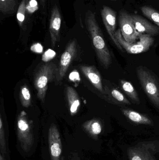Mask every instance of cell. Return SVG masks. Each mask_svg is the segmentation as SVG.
Segmentation results:
<instances>
[{
  "mask_svg": "<svg viewBox=\"0 0 159 160\" xmlns=\"http://www.w3.org/2000/svg\"><path fill=\"white\" fill-rule=\"evenodd\" d=\"M85 23L90 35L97 58L101 65L107 69L112 63V55L96 20L95 13L88 10L85 16Z\"/></svg>",
  "mask_w": 159,
  "mask_h": 160,
  "instance_id": "obj_1",
  "label": "cell"
},
{
  "mask_svg": "<svg viewBox=\"0 0 159 160\" xmlns=\"http://www.w3.org/2000/svg\"><path fill=\"white\" fill-rule=\"evenodd\" d=\"M137 77L145 92L154 106L159 110V80L148 68L139 66L136 69Z\"/></svg>",
  "mask_w": 159,
  "mask_h": 160,
  "instance_id": "obj_2",
  "label": "cell"
},
{
  "mask_svg": "<svg viewBox=\"0 0 159 160\" xmlns=\"http://www.w3.org/2000/svg\"><path fill=\"white\" fill-rule=\"evenodd\" d=\"M33 122L30 119L25 111H21L17 118V136L21 149L28 153L31 149L34 142Z\"/></svg>",
  "mask_w": 159,
  "mask_h": 160,
  "instance_id": "obj_3",
  "label": "cell"
},
{
  "mask_svg": "<svg viewBox=\"0 0 159 160\" xmlns=\"http://www.w3.org/2000/svg\"><path fill=\"white\" fill-rule=\"evenodd\" d=\"M58 71L57 67L53 63H48L43 65L39 68L35 78V86L37 90V96L41 101L45 98L48 84L55 77Z\"/></svg>",
  "mask_w": 159,
  "mask_h": 160,
  "instance_id": "obj_4",
  "label": "cell"
},
{
  "mask_svg": "<svg viewBox=\"0 0 159 160\" xmlns=\"http://www.w3.org/2000/svg\"><path fill=\"white\" fill-rule=\"evenodd\" d=\"M115 36L123 48L129 54H139L146 52L149 50L154 42V38L152 36L148 34H141L139 37V41L134 43H129L123 38L120 29L116 31Z\"/></svg>",
  "mask_w": 159,
  "mask_h": 160,
  "instance_id": "obj_5",
  "label": "cell"
},
{
  "mask_svg": "<svg viewBox=\"0 0 159 160\" xmlns=\"http://www.w3.org/2000/svg\"><path fill=\"white\" fill-rule=\"evenodd\" d=\"M119 22L121 34L127 42L134 43L139 38L141 34L135 29L131 14L121 9L119 12Z\"/></svg>",
  "mask_w": 159,
  "mask_h": 160,
  "instance_id": "obj_6",
  "label": "cell"
},
{
  "mask_svg": "<svg viewBox=\"0 0 159 160\" xmlns=\"http://www.w3.org/2000/svg\"><path fill=\"white\" fill-rule=\"evenodd\" d=\"M101 15L105 26L111 39L119 50L123 52V48L115 36L116 27V13L115 10L106 6H104L101 10Z\"/></svg>",
  "mask_w": 159,
  "mask_h": 160,
  "instance_id": "obj_7",
  "label": "cell"
},
{
  "mask_svg": "<svg viewBox=\"0 0 159 160\" xmlns=\"http://www.w3.org/2000/svg\"><path fill=\"white\" fill-rule=\"evenodd\" d=\"M48 141L51 160H63L62 156V148L60 135L55 124H51L49 127Z\"/></svg>",
  "mask_w": 159,
  "mask_h": 160,
  "instance_id": "obj_8",
  "label": "cell"
},
{
  "mask_svg": "<svg viewBox=\"0 0 159 160\" xmlns=\"http://www.w3.org/2000/svg\"><path fill=\"white\" fill-rule=\"evenodd\" d=\"M77 52V43L75 39L70 41L61 57L59 66V80L64 78L72 61L75 57Z\"/></svg>",
  "mask_w": 159,
  "mask_h": 160,
  "instance_id": "obj_9",
  "label": "cell"
},
{
  "mask_svg": "<svg viewBox=\"0 0 159 160\" xmlns=\"http://www.w3.org/2000/svg\"><path fill=\"white\" fill-rule=\"evenodd\" d=\"M61 23V16L57 5L53 7L49 20V31L51 37V45L55 47L56 43L60 40V31Z\"/></svg>",
  "mask_w": 159,
  "mask_h": 160,
  "instance_id": "obj_10",
  "label": "cell"
},
{
  "mask_svg": "<svg viewBox=\"0 0 159 160\" xmlns=\"http://www.w3.org/2000/svg\"><path fill=\"white\" fill-rule=\"evenodd\" d=\"M131 15L135 29L140 34H148L152 36L159 34V27L153 25L139 15L137 14H131Z\"/></svg>",
  "mask_w": 159,
  "mask_h": 160,
  "instance_id": "obj_11",
  "label": "cell"
},
{
  "mask_svg": "<svg viewBox=\"0 0 159 160\" xmlns=\"http://www.w3.org/2000/svg\"><path fill=\"white\" fill-rule=\"evenodd\" d=\"M80 68L82 73L91 83L100 92L104 94L101 77L96 67L93 66L82 65L80 67Z\"/></svg>",
  "mask_w": 159,
  "mask_h": 160,
  "instance_id": "obj_12",
  "label": "cell"
},
{
  "mask_svg": "<svg viewBox=\"0 0 159 160\" xmlns=\"http://www.w3.org/2000/svg\"><path fill=\"white\" fill-rule=\"evenodd\" d=\"M104 89V94L111 103L115 104H131L129 101L117 88L105 84Z\"/></svg>",
  "mask_w": 159,
  "mask_h": 160,
  "instance_id": "obj_13",
  "label": "cell"
},
{
  "mask_svg": "<svg viewBox=\"0 0 159 160\" xmlns=\"http://www.w3.org/2000/svg\"><path fill=\"white\" fill-rule=\"evenodd\" d=\"M129 160H156L155 156L143 147L131 148L128 150Z\"/></svg>",
  "mask_w": 159,
  "mask_h": 160,
  "instance_id": "obj_14",
  "label": "cell"
},
{
  "mask_svg": "<svg viewBox=\"0 0 159 160\" xmlns=\"http://www.w3.org/2000/svg\"><path fill=\"white\" fill-rule=\"evenodd\" d=\"M66 96L69 105V111L71 115L77 113L80 106V101L76 90L72 87L68 86L66 88Z\"/></svg>",
  "mask_w": 159,
  "mask_h": 160,
  "instance_id": "obj_15",
  "label": "cell"
},
{
  "mask_svg": "<svg viewBox=\"0 0 159 160\" xmlns=\"http://www.w3.org/2000/svg\"><path fill=\"white\" fill-rule=\"evenodd\" d=\"M122 113L133 123L144 125H153V121L148 117L131 109H121Z\"/></svg>",
  "mask_w": 159,
  "mask_h": 160,
  "instance_id": "obj_16",
  "label": "cell"
},
{
  "mask_svg": "<svg viewBox=\"0 0 159 160\" xmlns=\"http://www.w3.org/2000/svg\"><path fill=\"white\" fill-rule=\"evenodd\" d=\"M84 129L93 138H97L102 131V125L98 119H92L83 124Z\"/></svg>",
  "mask_w": 159,
  "mask_h": 160,
  "instance_id": "obj_17",
  "label": "cell"
},
{
  "mask_svg": "<svg viewBox=\"0 0 159 160\" xmlns=\"http://www.w3.org/2000/svg\"><path fill=\"white\" fill-rule=\"evenodd\" d=\"M120 85L122 90L134 102V103L140 104V99H139L137 91L130 82L125 80H120Z\"/></svg>",
  "mask_w": 159,
  "mask_h": 160,
  "instance_id": "obj_18",
  "label": "cell"
},
{
  "mask_svg": "<svg viewBox=\"0 0 159 160\" xmlns=\"http://www.w3.org/2000/svg\"><path fill=\"white\" fill-rule=\"evenodd\" d=\"M141 10L145 16L156 23L159 28V11L148 6L142 7Z\"/></svg>",
  "mask_w": 159,
  "mask_h": 160,
  "instance_id": "obj_19",
  "label": "cell"
},
{
  "mask_svg": "<svg viewBox=\"0 0 159 160\" xmlns=\"http://www.w3.org/2000/svg\"><path fill=\"white\" fill-rule=\"evenodd\" d=\"M16 0H0V11L3 14H13L16 11Z\"/></svg>",
  "mask_w": 159,
  "mask_h": 160,
  "instance_id": "obj_20",
  "label": "cell"
},
{
  "mask_svg": "<svg viewBox=\"0 0 159 160\" xmlns=\"http://www.w3.org/2000/svg\"><path fill=\"white\" fill-rule=\"evenodd\" d=\"M20 99L22 106L28 108L31 104V96L28 87L23 85L21 88Z\"/></svg>",
  "mask_w": 159,
  "mask_h": 160,
  "instance_id": "obj_21",
  "label": "cell"
},
{
  "mask_svg": "<svg viewBox=\"0 0 159 160\" xmlns=\"http://www.w3.org/2000/svg\"><path fill=\"white\" fill-rule=\"evenodd\" d=\"M0 150L3 156L7 153L6 141L2 115H0Z\"/></svg>",
  "mask_w": 159,
  "mask_h": 160,
  "instance_id": "obj_22",
  "label": "cell"
},
{
  "mask_svg": "<svg viewBox=\"0 0 159 160\" xmlns=\"http://www.w3.org/2000/svg\"><path fill=\"white\" fill-rule=\"evenodd\" d=\"M27 0H22L20 4L17 12L16 17L18 22L20 26H21L24 22L26 13V5Z\"/></svg>",
  "mask_w": 159,
  "mask_h": 160,
  "instance_id": "obj_23",
  "label": "cell"
},
{
  "mask_svg": "<svg viewBox=\"0 0 159 160\" xmlns=\"http://www.w3.org/2000/svg\"><path fill=\"white\" fill-rule=\"evenodd\" d=\"M56 53L51 50H48L43 56V60L44 61H49L55 56Z\"/></svg>",
  "mask_w": 159,
  "mask_h": 160,
  "instance_id": "obj_24",
  "label": "cell"
},
{
  "mask_svg": "<svg viewBox=\"0 0 159 160\" xmlns=\"http://www.w3.org/2000/svg\"><path fill=\"white\" fill-rule=\"evenodd\" d=\"M69 78H70V80L73 82H78L80 80L79 74L76 70L73 71L70 74Z\"/></svg>",
  "mask_w": 159,
  "mask_h": 160,
  "instance_id": "obj_25",
  "label": "cell"
},
{
  "mask_svg": "<svg viewBox=\"0 0 159 160\" xmlns=\"http://www.w3.org/2000/svg\"><path fill=\"white\" fill-rule=\"evenodd\" d=\"M32 51L34 52H37V53H40L43 51V47L40 44H36L34 45L31 48Z\"/></svg>",
  "mask_w": 159,
  "mask_h": 160,
  "instance_id": "obj_26",
  "label": "cell"
},
{
  "mask_svg": "<svg viewBox=\"0 0 159 160\" xmlns=\"http://www.w3.org/2000/svg\"><path fill=\"white\" fill-rule=\"evenodd\" d=\"M70 160H80V158L78 156V154L77 153H73L72 154V157L70 159Z\"/></svg>",
  "mask_w": 159,
  "mask_h": 160,
  "instance_id": "obj_27",
  "label": "cell"
},
{
  "mask_svg": "<svg viewBox=\"0 0 159 160\" xmlns=\"http://www.w3.org/2000/svg\"><path fill=\"white\" fill-rule=\"evenodd\" d=\"M40 1L42 5L43 6V7L44 6L46 0H40Z\"/></svg>",
  "mask_w": 159,
  "mask_h": 160,
  "instance_id": "obj_28",
  "label": "cell"
},
{
  "mask_svg": "<svg viewBox=\"0 0 159 160\" xmlns=\"http://www.w3.org/2000/svg\"><path fill=\"white\" fill-rule=\"evenodd\" d=\"M0 160H6L5 159V158H4L3 155L1 154V155H0Z\"/></svg>",
  "mask_w": 159,
  "mask_h": 160,
  "instance_id": "obj_29",
  "label": "cell"
},
{
  "mask_svg": "<svg viewBox=\"0 0 159 160\" xmlns=\"http://www.w3.org/2000/svg\"><path fill=\"white\" fill-rule=\"evenodd\" d=\"M111 1H117V0H111Z\"/></svg>",
  "mask_w": 159,
  "mask_h": 160,
  "instance_id": "obj_30",
  "label": "cell"
}]
</instances>
